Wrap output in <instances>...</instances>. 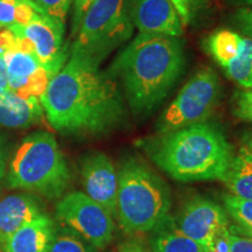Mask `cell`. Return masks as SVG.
I'll return each instance as SVG.
<instances>
[{
	"instance_id": "obj_1",
	"label": "cell",
	"mask_w": 252,
	"mask_h": 252,
	"mask_svg": "<svg viewBox=\"0 0 252 252\" xmlns=\"http://www.w3.org/2000/svg\"><path fill=\"white\" fill-rule=\"evenodd\" d=\"M47 121L67 135H103L125 123L126 109L118 83L99 65L77 56L50 78L40 97Z\"/></svg>"
},
{
	"instance_id": "obj_2",
	"label": "cell",
	"mask_w": 252,
	"mask_h": 252,
	"mask_svg": "<svg viewBox=\"0 0 252 252\" xmlns=\"http://www.w3.org/2000/svg\"><path fill=\"white\" fill-rule=\"evenodd\" d=\"M186 68L181 37L139 33L119 52L108 74L121 82L135 116H146L161 104Z\"/></svg>"
},
{
	"instance_id": "obj_3",
	"label": "cell",
	"mask_w": 252,
	"mask_h": 252,
	"mask_svg": "<svg viewBox=\"0 0 252 252\" xmlns=\"http://www.w3.org/2000/svg\"><path fill=\"white\" fill-rule=\"evenodd\" d=\"M141 147L161 171L176 181H224L234 159L224 132L198 123L141 140Z\"/></svg>"
},
{
	"instance_id": "obj_4",
	"label": "cell",
	"mask_w": 252,
	"mask_h": 252,
	"mask_svg": "<svg viewBox=\"0 0 252 252\" xmlns=\"http://www.w3.org/2000/svg\"><path fill=\"white\" fill-rule=\"evenodd\" d=\"M118 175L116 216L128 234L149 232L165 224L172 198L162 179L138 158L123 160Z\"/></svg>"
},
{
	"instance_id": "obj_5",
	"label": "cell",
	"mask_w": 252,
	"mask_h": 252,
	"mask_svg": "<svg viewBox=\"0 0 252 252\" xmlns=\"http://www.w3.org/2000/svg\"><path fill=\"white\" fill-rule=\"evenodd\" d=\"M70 179L67 161L54 135L37 131L27 135L15 151L7 185L12 189L55 198L64 193Z\"/></svg>"
},
{
	"instance_id": "obj_6",
	"label": "cell",
	"mask_w": 252,
	"mask_h": 252,
	"mask_svg": "<svg viewBox=\"0 0 252 252\" xmlns=\"http://www.w3.org/2000/svg\"><path fill=\"white\" fill-rule=\"evenodd\" d=\"M130 0H94L84 15L70 55L99 65L133 34Z\"/></svg>"
},
{
	"instance_id": "obj_7",
	"label": "cell",
	"mask_w": 252,
	"mask_h": 252,
	"mask_svg": "<svg viewBox=\"0 0 252 252\" xmlns=\"http://www.w3.org/2000/svg\"><path fill=\"white\" fill-rule=\"evenodd\" d=\"M220 98V83L215 70L201 68L182 88L157 122L158 133L206 123Z\"/></svg>"
},
{
	"instance_id": "obj_8",
	"label": "cell",
	"mask_w": 252,
	"mask_h": 252,
	"mask_svg": "<svg viewBox=\"0 0 252 252\" xmlns=\"http://www.w3.org/2000/svg\"><path fill=\"white\" fill-rule=\"evenodd\" d=\"M56 217L94 248L104 249L112 241V215L86 193L64 195L56 206Z\"/></svg>"
},
{
	"instance_id": "obj_9",
	"label": "cell",
	"mask_w": 252,
	"mask_h": 252,
	"mask_svg": "<svg viewBox=\"0 0 252 252\" xmlns=\"http://www.w3.org/2000/svg\"><path fill=\"white\" fill-rule=\"evenodd\" d=\"M202 46L229 80L252 90V39L234 31L220 30L209 34Z\"/></svg>"
},
{
	"instance_id": "obj_10",
	"label": "cell",
	"mask_w": 252,
	"mask_h": 252,
	"mask_svg": "<svg viewBox=\"0 0 252 252\" xmlns=\"http://www.w3.org/2000/svg\"><path fill=\"white\" fill-rule=\"evenodd\" d=\"M8 30L30 41L34 55L50 77L58 74L67 63L70 48L64 43V24L39 13L31 23L17 25Z\"/></svg>"
},
{
	"instance_id": "obj_11",
	"label": "cell",
	"mask_w": 252,
	"mask_h": 252,
	"mask_svg": "<svg viewBox=\"0 0 252 252\" xmlns=\"http://www.w3.org/2000/svg\"><path fill=\"white\" fill-rule=\"evenodd\" d=\"M228 225L224 208L201 196H195L184 204L174 226L179 231L200 243L210 252L213 239L222 226Z\"/></svg>"
},
{
	"instance_id": "obj_12",
	"label": "cell",
	"mask_w": 252,
	"mask_h": 252,
	"mask_svg": "<svg viewBox=\"0 0 252 252\" xmlns=\"http://www.w3.org/2000/svg\"><path fill=\"white\" fill-rule=\"evenodd\" d=\"M81 174L88 196L116 215L118 175L110 158L102 152L87 154L82 159Z\"/></svg>"
},
{
	"instance_id": "obj_13",
	"label": "cell",
	"mask_w": 252,
	"mask_h": 252,
	"mask_svg": "<svg viewBox=\"0 0 252 252\" xmlns=\"http://www.w3.org/2000/svg\"><path fill=\"white\" fill-rule=\"evenodd\" d=\"M133 26L139 33L181 37L184 24L171 0H130Z\"/></svg>"
},
{
	"instance_id": "obj_14",
	"label": "cell",
	"mask_w": 252,
	"mask_h": 252,
	"mask_svg": "<svg viewBox=\"0 0 252 252\" xmlns=\"http://www.w3.org/2000/svg\"><path fill=\"white\" fill-rule=\"evenodd\" d=\"M8 87L23 98L41 97L45 93L50 77L35 55L17 48L5 53Z\"/></svg>"
},
{
	"instance_id": "obj_15",
	"label": "cell",
	"mask_w": 252,
	"mask_h": 252,
	"mask_svg": "<svg viewBox=\"0 0 252 252\" xmlns=\"http://www.w3.org/2000/svg\"><path fill=\"white\" fill-rule=\"evenodd\" d=\"M42 215L41 204L32 195L12 194L0 200V252L19 229Z\"/></svg>"
},
{
	"instance_id": "obj_16",
	"label": "cell",
	"mask_w": 252,
	"mask_h": 252,
	"mask_svg": "<svg viewBox=\"0 0 252 252\" xmlns=\"http://www.w3.org/2000/svg\"><path fill=\"white\" fill-rule=\"evenodd\" d=\"M39 97L23 98L11 89L0 94V125L9 128H27L42 119Z\"/></svg>"
},
{
	"instance_id": "obj_17",
	"label": "cell",
	"mask_w": 252,
	"mask_h": 252,
	"mask_svg": "<svg viewBox=\"0 0 252 252\" xmlns=\"http://www.w3.org/2000/svg\"><path fill=\"white\" fill-rule=\"evenodd\" d=\"M55 230L53 220L43 214L19 229L1 252H48Z\"/></svg>"
},
{
	"instance_id": "obj_18",
	"label": "cell",
	"mask_w": 252,
	"mask_h": 252,
	"mask_svg": "<svg viewBox=\"0 0 252 252\" xmlns=\"http://www.w3.org/2000/svg\"><path fill=\"white\" fill-rule=\"evenodd\" d=\"M231 195L252 200V154L242 146L234 156L224 181Z\"/></svg>"
},
{
	"instance_id": "obj_19",
	"label": "cell",
	"mask_w": 252,
	"mask_h": 252,
	"mask_svg": "<svg viewBox=\"0 0 252 252\" xmlns=\"http://www.w3.org/2000/svg\"><path fill=\"white\" fill-rule=\"evenodd\" d=\"M153 252H209L200 243L179 231L172 229H158L152 239Z\"/></svg>"
},
{
	"instance_id": "obj_20",
	"label": "cell",
	"mask_w": 252,
	"mask_h": 252,
	"mask_svg": "<svg viewBox=\"0 0 252 252\" xmlns=\"http://www.w3.org/2000/svg\"><path fill=\"white\" fill-rule=\"evenodd\" d=\"M31 0L0 1V30L31 23L39 14Z\"/></svg>"
},
{
	"instance_id": "obj_21",
	"label": "cell",
	"mask_w": 252,
	"mask_h": 252,
	"mask_svg": "<svg viewBox=\"0 0 252 252\" xmlns=\"http://www.w3.org/2000/svg\"><path fill=\"white\" fill-rule=\"evenodd\" d=\"M93 245L69 228L55 230L48 252H96Z\"/></svg>"
},
{
	"instance_id": "obj_22",
	"label": "cell",
	"mask_w": 252,
	"mask_h": 252,
	"mask_svg": "<svg viewBox=\"0 0 252 252\" xmlns=\"http://www.w3.org/2000/svg\"><path fill=\"white\" fill-rule=\"evenodd\" d=\"M223 201L226 213L238 223V225L252 229V200H244L228 194L224 195Z\"/></svg>"
},
{
	"instance_id": "obj_23",
	"label": "cell",
	"mask_w": 252,
	"mask_h": 252,
	"mask_svg": "<svg viewBox=\"0 0 252 252\" xmlns=\"http://www.w3.org/2000/svg\"><path fill=\"white\" fill-rule=\"evenodd\" d=\"M41 14L53 20L65 24V19L70 7V0H31Z\"/></svg>"
},
{
	"instance_id": "obj_24",
	"label": "cell",
	"mask_w": 252,
	"mask_h": 252,
	"mask_svg": "<svg viewBox=\"0 0 252 252\" xmlns=\"http://www.w3.org/2000/svg\"><path fill=\"white\" fill-rule=\"evenodd\" d=\"M234 115L245 122H252V90L239 91L234 97Z\"/></svg>"
},
{
	"instance_id": "obj_25",
	"label": "cell",
	"mask_w": 252,
	"mask_h": 252,
	"mask_svg": "<svg viewBox=\"0 0 252 252\" xmlns=\"http://www.w3.org/2000/svg\"><path fill=\"white\" fill-rule=\"evenodd\" d=\"M94 0H74V13H72V24H71V37L76 36L78 30H80L82 21L88 9L93 5Z\"/></svg>"
},
{
	"instance_id": "obj_26",
	"label": "cell",
	"mask_w": 252,
	"mask_h": 252,
	"mask_svg": "<svg viewBox=\"0 0 252 252\" xmlns=\"http://www.w3.org/2000/svg\"><path fill=\"white\" fill-rule=\"evenodd\" d=\"M234 20L239 31L252 39V6L238 9L234 15Z\"/></svg>"
},
{
	"instance_id": "obj_27",
	"label": "cell",
	"mask_w": 252,
	"mask_h": 252,
	"mask_svg": "<svg viewBox=\"0 0 252 252\" xmlns=\"http://www.w3.org/2000/svg\"><path fill=\"white\" fill-rule=\"evenodd\" d=\"M230 252H252V239L230 230Z\"/></svg>"
},
{
	"instance_id": "obj_28",
	"label": "cell",
	"mask_w": 252,
	"mask_h": 252,
	"mask_svg": "<svg viewBox=\"0 0 252 252\" xmlns=\"http://www.w3.org/2000/svg\"><path fill=\"white\" fill-rule=\"evenodd\" d=\"M185 1L188 5L191 23L198 18V15L202 14L208 7V0H185Z\"/></svg>"
},
{
	"instance_id": "obj_29",
	"label": "cell",
	"mask_w": 252,
	"mask_h": 252,
	"mask_svg": "<svg viewBox=\"0 0 252 252\" xmlns=\"http://www.w3.org/2000/svg\"><path fill=\"white\" fill-rule=\"evenodd\" d=\"M5 50L0 48V94H4L5 91L9 90L8 80H7V70H6L5 62Z\"/></svg>"
},
{
	"instance_id": "obj_30",
	"label": "cell",
	"mask_w": 252,
	"mask_h": 252,
	"mask_svg": "<svg viewBox=\"0 0 252 252\" xmlns=\"http://www.w3.org/2000/svg\"><path fill=\"white\" fill-rule=\"evenodd\" d=\"M172 4L174 5V7L178 11L179 15H180L182 24L184 25H189L191 24L190 21V13H189V8L187 2L185 0H171Z\"/></svg>"
},
{
	"instance_id": "obj_31",
	"label": "cell",
	"mask_w": 252,
	"mask_h": 252,
	"mask_svg": "<svg viewBox=\"0 0 252 252\" xmlns=\"http://www.w3.org/2000/svg\"><path fill=\"white\" fill-rule=\"evenodd\" d=\"M119 252H145L140 244L135 242H126L119 248Z\"/></svg>"
},
{
	"instance_id": "obj_32",
	"label": "cell",
	"mask_w": 252,
	"mask_h": 252,
	"mask_svg": "<svg viewBox=\"0 0 252 252\" xmlns=\"http://www.w3.org/2000/svg\"><path fill=\"white\" fill-rule=\"evenodd\" d=\"M6 166H7V157H6L5 147L2 146L1 141H0V180L6 174Z\"/></svg>"
},
{
	"instance_id": "obj_33",
	"label": "cell",
	"mask_w": 252,
	"mask_h": 252,
	"mask_svg": "<svg viewBox=\"0 0 252 252\" xmlns=\"http://www.w3.org/2000/svg\"><path fill=\"white\" fill-rule=\"evenodd\" d=\"M231 231L236 232V234H242V236L252 239V229L251 228H245V226H232Z\"/></svg>"
},
{
	"instance_id": "obj_34",
	"label": "cell",
	"mask_w": 252,
	"mask_h": 252,
	"mask_svg": "<svg viewBox=\"0 0 252 252\" xmlns=\"http://www.w3.org/2000/svg\"><path fill=\"white\" fill-rule=\"evenodd\" d=\"M242 146H244L252 154V131L247 132L243 135V145Z\"/></svg>"
},
{
	"instance_id": "obj_35",
	"label": "cell",
	"mask_w": 252,
	"mask_h": 252,
	"mask_svg": "<svg viewBox=\"0 0 252 252\" xmlns=\"http://www.w3.org/2000/svg\"><path fill=\"white\" fill-rule=\"evenodd\" d=\"M234 2L238 5H243L245 7L248 6H252V0H234Z\"/></svg>"
},
{
	"instance_id": "obj_36",
	"label": "cell",
	"mask_w": 252,
	"mask_h": 252,
	"mask_svg": "<svg viewBox=\"0 0 252 252\" xmlns=\"http://www.w3.org/2000/svg\"><path fill=\"white\" fill-rule=\"evenodd\" d=\"M0 1H18V0H0Z\"/></svg>"
}]
</instances>
